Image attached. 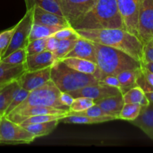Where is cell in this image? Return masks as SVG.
<instances>
[{
	"label": "cell",
	"instance_id": "obj_1",
	"mask_svg": "<svg viewBox=\"0 0 153 153\" xmlns=\"http://www.w3.org/2000/svg\"><path fill=\"white\" fill-rule=\"evenodd\" d=\"M76 31L80 37L122 51L142 63L143 43L137 36L124 28L77 29Z\"/></svg>",
	"mask_w": 153,
	"mask_h": 153
},
{
	"label": "cell",
	"instance_id": "obj_2",
	"mask_svg": "<svg viewBox=\"0 0 153 153\" xmlns=\"http://www.w3.org/2000/svg\"><path fill=\"white\" fill-rule=\"evenodd\" d=\"M72 27L76 30L124 28L116 0H98L92 8Z\"/></svg>",
	"mask_w": 153,
	"mask_h": 153
},
{
	"label": "cell",
	"instance_id": "obj_3",
	"mask_svg": "<svg viewBox=\"0 0 153 153\" xmlns=\"http://www.w3.org/2000/svg\"><path fill=\"white\" fill-rule=\"evenodd\" d=\"M95 52L96 64L104 76H117L128 70H139L142 63L121 50L92 42Z\"/></svg>",
	"mask_w": 153,
	"mask_h": 153
},
{
	"label": "cell",
	"instance_id": "obj_4",
	"mask_svg": "<svg viewBox=\"0 0 153 153\" xmlns=\"http://www.w3.org/2000/svg\"><path fill=\"white\" fill-rule=\"evenodd\" d=\"M50 80L61 92H70L100 82L92 75L73 70L62 61H56L51 67Z\"/></svg>",
	"mask_w": 153,
	"mask_h": 153
},
{
	"label": "cell",
	"instance_id": "obj_5",
	"mask_svg": "<svg viewBox=\"0 0 153 153\" xmlns=\"http://www.w3.org/2000/svg\"><path fill=\"white\" fill-rule=\"evenodd\" d=\"M60 94L61 91L52 81L50 80L40 88L30 91L26 99L12 111H17L34 106L52 107L69 111V108L60 102Z\"/></svg>",
	"mask_w": 153,
	"mask_h": 153
},
{
	"label": "cell",
	"instance_id": "obj_6",
	"mask_svg": "<svg viewBox=\"0 0 153 153\" xmlns=\"http://www.w3.org/2000/svg\"><path fill=\"white\" fill-rule=\"evenodd\" d=\"M36 137L21 126L3 116L0 123V144H28Z\"/></svg>",
	"mask_w": 153,
	"mask_h": 153
},
{
	"label": "cell",
	"instance_id": "obj_7",
	"mask_svg": "<svg viewBox=\"0 0 153 153\" xmlns=\"http://www.w3.org/2000/svg\"><path fill=\"white\" fill-rule=\"evenodd\" d=\"M32 24L33 7H32L30 9H27L25 15L18 22V23L15 25V29L10 44L4 54L2 55L1 59L5 58L16 49L26 47L28 43V37L31 32Z\"/></svg>",
	"mask_w": 153,
	"mask_h": 153
},
{
	"label": "cell",
	"instance_id": "obj_8",
	"mask_svg": "<svg viewBox=\"0 0 153 153\" xmlns=\"http://www.w3.org/2000/svg\"><path fill=\"white\" fill-rule=\"evenodd\" d=\"M98 0H60L59 5L63 16L73 26L82 19Z\"/></svg>",
	"mask_w": 153,
	"mask_h": 153
},
{
	"label": "cell",
	"instance_id": "obj_9",
	"mask_svg": "<svg viewBox=\"0 0 153 153\" xmlns=\"http://www.w3.org/2000/svg\"><path fill=\"white\" fill-rule=\"evenodd\" d=\"M140 2V0H116L124 28L137 37Z\"/></svg>",
	"mask_w": 153,
	"mask_h": 153
},
{
	"label": "cell",
	"instance_id": "obj_10",
	"mask_svg": "<svg viewBox=\"0 0 153 153\" xmlns=\"http://www.w3.org/2000/svg\"><path fill=\"white\" fill-rule=\"evenodd\" d=\"M138 37L142 43L153 37V0H140Z\"/></svg>",
	"mask_w": 153,
	"mask_h": 153
},
{
	"label": "cell",
	"instance_id": "obj_11",
	"mask_svg": "<svg viewBox=\"0 0 153 153\" xmlns=\"http://www.w3.org/2000/svg\"><path fill=\"white\" fill-rule=\"evenodd\" d=\"M68 93H69L74 98L82 97H88V98L92 99L94 100V102H96L108 97L117 95L122 92L118 88L109 86L104 82H100L99 84L88 85L80 89Z\"/></svg>",
	"mask_w": 153,
	"mask_h": 153
},
{
	"label": "cell",
	"instance_id": "obj_12",
	"mask_svg": "<svg viewBox=\"0 0 153 153\" xmlns=\"http://www.w3.org/2000/svg\"><path fill=\"white\" fill-rule=\"evenodd\" d=\"M50 70L51 67H47L34 71H26L16 81L20 88L30 92L50 80Z\"/></svg>",
	"mask_w": 153,
	"mask_h": 153
},
{
	"label": "cell",
	"instance_id": "obj_13",
	"mask_svg": "<svg viewBox=\"0 0 153 153\" xmlns=\"http://www.w3.org/2000/svg\"><path fill=\"white\" fill-rule=\"evenodd\" d=\"M33 23L52 26H71L63 16L48 11L38 6L33 7Z\"/></svg>",
	"mask_w": 153,
	"mask_h": 153
},
{
	"label": "cell",
	"instance_id": "obj_14",
	"mask_svg": "<svg viewBox=\"0 0 153 153\" xmlns=\"http://www.w3.org/2000/svg\"><path fill=\"white\" fill-rule=\"evenodd\" d=\"M60 61L73 70L86 74L92 75L100 82L105 76L99 70L97 64L88 60L78 58H64Z\"/></svg>",
	"mask_w": 153,
	"mask_h": 153
},
{
	"label": "cell",
	"instance_id": "obj_15",
	"mask_svg": "<svg viewBox=\"0 0 153 153\" xmlns=\"http://www.w3.org/2000/svg\"><path fill=\"white\" fill-rule=\"evenodd\" d=\"M56 61H57L54 57L53 53L50 51L44 50L34 55H27L25 67L26 71H34L51 67Z\"/></svg>",
	"mask_w": 153,
	"mask_h": 153
},
{
	"label": "cell",
	"instance_id": "obj_16",
	"mask_svg": "<svg viewBox=\"0 0 153 153\" xmlns=\"http://www.w3.org/2000/svg\"><path fill=\"white\" fill-rule=\"evenodd\" d=\"M64 58H82V59L91 61L96 64L95 52H94L93 43L80 36L75 46L65 55Z\"/></svg>",
	"mask_w": 153,
	"mask_h": 153
},
{
	"label": "cell",
	"instance_id": "obj_17",
	"mask_svg": "<svg viewBox=\"0 0 153 153\" xmlns=\"http://www.w3.org/2000/svg\"><path fill=\"white\" fill-rule=\"evenodd\" d=\"M130 123L153 140V103L150 102L148 105L142 107L138 117Z\"/></svg>",
	"mask_w": 153,
	"mask_h": 153
},
{
	"label": "cell",
	"instance_id": "obj_18",
	"mask_svg": "<svg viewBox=\"0 0 153 153\" xmlns=\"http://www.w3.org/2000/svg\"><path fill=\"white\" fill-rule=\"evenodd\" d=\"M95 104L100 106L108 115L113 116L118 119V114L124 104L123 94L120 93L117 95L108 97L103 100L96 101Z\"/></svg>",
	"mask_w": 153,
	"mask_h": 153
},
{
	"label": "cell",
	"instance_id": "obj_19",
	"mask_svg": "<svg viewBox=\"0 0 153 153\" xmlns=\"http://www.w3.org/2000/svg\"><path fill=\"white\" fill-rule=\"evenodd\" d=\"M26 71L25 64L14 65L0 61V85L17 80L18 78Z\"/></svg>",
	"mask_w": 153,
	"mask_h": 153
},
{
	"label": "cell",
	"instance_id": "obj_20",
	"mask_svg": "<svg viewBox=\"0 0 153 153\" xmlns=\"http://www.w3.org/2000/svg\"><path fill=\"white\" fill-rule=\"evenodd\" d=\"M20 88V86L17 81L14 80L0 89V117L4 116L8 108Z\"/></svg>",
	"mask_w": 153,
	"mask_h": 153
},
{
	"label": "cell",
	"instance_id": "obj_21",
	"mask_svg": "<svg viewBox=\"0 0 153 153\" xmlns=\"http://www.w3.org/2000/svg\"><path fill=\"white\" fill-rule=\"evenodd\" d=\"M59 121V120H56L49 121V122L29 124V125L21 126L34 134L37 138V137H44V136H46L50 134L58 125Z\"/></svg>",
	"mask_w": 153,
	"mask_h": 153
},
{
	"label": "cell",
	"instance_id": "obj_22",
	"mask_svg": "<svg viewBox=\"0 0 153 153\" xmlns=\"http://www.w3.org/2000/svg\"><path fill=\"white\" fill-rule=\"evenodd\" d=\"M114 120L117 119L113 116H106L101 117H91L80 116V115L68 114L65 117L60 120V121L63 122L64 123L98 124L108 122V121Z\"/></svg>",
	"mask_w": 153,
	"mask_h": 153
},
{
	"label": "cell",
	"instance_id": "obj_23",
	"mask_svg": "<svg viewBox=\"0 0 153 153\" xmlns=\"http://www.w3.org/2000/svg\"><path fill=\"white\" fill-rule=\"evenodd\" d=\"M140 69L133 70H124V71L121 72V73L117 75L116 76L118 78V81H119V83L122 87V94H124L130 88L137 86V85H136V78H137Z\"/></svg>",
	"mask_w": 153,
	"mask_h": 153
},
{
	"label": "cell",
	"instance_id": "obj_24",
	"mask_svg": "<svg viewBox=\"0 0 153 153\" xmlns=\"http://www.w3.org/2000/svg\"><path fill=\"white\" fill-rule=\"evenodd\" d=\"M123 100L124 103H137L142 107L150 104V102L146 97L145 92L139 86L134 87L123 94Z\"/></svg>",
	"mask_w": 153,
	"mask_h": 153
},
{
	"label": "cell",
	"instance_id": "obj_25",
	"mask_svg": "<svg viewBox=\"0 0 153 153\" xmlns=\"http://www.w3.org/2000/svg\"><path fill=\"white\" fill-rule=\"evenodd\" d=\"M64 28L63 26H52V25H40V24H32L31 32L28 37V42L44 37H48L55 34L57 31Z\"/></svg>",
	"mask_w": 153,
	"mask_h": 153
},
{
	"label": "cell",
	"instance_id": "obj_26",
	"mask_svg": "<svg viewBox=\"0 0 153 153\" xmlns=\"http://www.w3.org/2000/svg\"><path fill=\"white\" fill-rule=\"evenodd\" d=\"M79 37L80 35L76 31L73 35H71L68 38L59 40L58 48H57L55 52H52L56 61H60V60L63 59L65 57V55L75 46Z\"/></svg>",
	"mask_w": 153,
	"mask_h": 153
},
{
	"label": "cell",
	"instance_id": "obj_27",
	"mask_svg": "<svg viewBox=\"0 0 153 153\" xmlns=\"http://www.w3.org/2000/svg\"><path fill=\"white\" fill-rule=\"evenodd\" d=\"M26 9H30L34 6H38L44 10L63 16L58 2L56 0H25Z\"/></svg>",
	"mask_w": 153,
	"mask_h": 153
},
{
	"label": "cell",
	"instance_id": "obj_28",
	"mask_svg": "<svg viewBox=\"0 0 153 153\" xmlns=\"http://www.w3.org/2000/svg\"><path fill=\"white\" fill-rule=\"evenodd\" d=\"M142 106L137 103H124L118 116V120L133 121L140 115Z\"/></svg>",
	"mask_w": 153,
	"mask_h": 153
},
{
	"label": "cell",
	"instance_id": "obj_29",
	"mask_svg": "<svg viewBox=\"0 0 153 153\" xmlns=\"http://www.w3.org/2000/svg\"><path fill=\"white\" fill-rule=\"evenodd\" d=\"M68 114H43L37 115V116H32L27 118L25 120L22 121L20 125L26 126L29 124L40 123L49 122V121L56 120H62V118L68 116Z\"/></svg>",
	"mask_w": 153,
	"mask_h": 153
},
{
	"label": "cell",
	"instance_id": "obj_30",
	"mask_svg": "<svg viewBox=\"0 0 153 153\" xmlns=\"http://www.w3.org/2000/svg\"><path fill=\"white\" fill-rule=\"evenodd\" d=\"M27 52L26 48L18 49L9 54L5 58L1 59L2 61L7 64H14V65H20L24 64L27 59Z\"/></svg>",
	"mask_w": 153,
	"mask_h": 153
},
{
	"label": "cell",
	"instance_id": "obj_31",
	"mask_svg": "<svg viewBox=\"0 0 153 153\" xmlns=\"http://www.w3.org/2000/svg\"><path fill=\"white\" fill-rule=\"evenodd\" d=\"M95 105L94 100L88 97H76L74 98L73 103L69 107V112H80L86 110L88 108Z\"/></svg>",
	"mask_w": 153,
	"mask_h": 153
},
{
	"label": "cell",
	"instance_id": "obj_32",
	"mask_svg": "<svg viewBox=\"0 0 153 153\" xmlns=\"http://www.w3.org/2000/svg\"><path fill=\"white\" fill-rule=\"evenodd\" d=\"M47 37L36 39L28 42V45L26 47L27 55H31L34 54L39 53L46 50V43Z\"/></svg>",
	"mask_w": 153,
	"mask_h": 153
},
{
	"label": "cell",
	"instance_id": "obj_33",
	"mask_svg": "<svg viewBox=\"0 0 153 153\" xmlns=\"http://www.w3.org/2000/svg\"><path fill=\"white\" fill-rule=\"evenodd\" d=\"M68 114H74V115H80V116H86V117H106V116H111V115H108L100 106L98 105H94L92 107L88 108L86 110L80 112H69Z\"/></svg>",
	"mask_w": 153,
	"mask_h": 153
},
{
	"label": "cell",
	"instance_id": "obj_34",
	"mask_svg": "<svg viewBox=\"0 0 153 153\" xmlns=\"http://www.w3.org/2000/svg\"><path fill=\"white\" fill-rule=\"evenodd\" d=\"M28 94H29V91H26V90L23 89V88H20V90L18 91V92L16 93V94L15 95V97H14V99L12 100L11 102H10V105L8 108L7 111L5 112V114L4 116H7L8 114H10V112L13 110H14L16 107H17L19 105H20L24 100L26 99V97H28Z\"/></svg>",
	"mask_w": 153,
	"mask_h": 153
},
{
	"label": "cell",
	"instance_id": "obj_35",
	"mask_svg": "<svg viewBox=\"0 0 153 153\" xmlns=\"http://www.w3.org/2000/svg\"><path fill=\"white\" fill-rule=\"evenodd\" d=\"M14 29L15 25L0 33V53L2 55L4 54L10 44Z\"/></svg>",
	"mask_w": 153,
	"mask_h": 153
},
{
	"label": "cell",
	"instance_id": "obj_36",
	"mask_svg": "<svg viewBox=\"0 0 153 153\" xmlns=\"http://www.w3.org/2000/svg\"><path fill=\"white\" fill-rule=\"evenodd\" d=\"M153 62V37L143 43L142 63Z\"/></svg>",
	"mask_w": 153,
	"mask_h": 153
},
{
	"label": "cell",
	"instance_id": "obj_37",
	"mask_svg": "<svg viewBox=\"0 0 153 153\" xmlns=\"http://www.w3.org/2000/svg\"><path fill=\"white\" fill-rule=\"evenodd\" d=\"M75 32H76V30H75L73 27L67 26L59 29L58 31H57L55 34H52V35H53L56 38L58 39V40H62L68 38L70 36L73 35Z\"/></svg>",
	"mask_w": 153,
	"mask_h": 153
},
{
	"label": "cell",
	"instance_id": "obj_38",
	"mask_svg": "<svg viewBox=\"0 0 153 153\" xmlns=\"http://www.w3.org/2000/svg\"><path fill=\"white\" fill-rule=\"evenodd\" d=\"M102 82H104L106 85H109V86L114 87V88H116L118 89H119L121 91L122 87L121 85L119 83V81H118V78L116 76H113V75H106L104 77V79H102Z\"/></svg>",
	"mask_w": 153,
	"mask_h": 153
},
{
	"label": "cell",
	"instance_id": "obj_39",
	"mask_svg": "<svg viewBox=\"0 0 153 153\" xmlns=\"http://www.w3.org/2000/svg\"><path fill=\"white\" fill-rule=\"evenodd\" d=\"M59 40L56 38L53 35H51L47 37L46 43V50L53 52L56 50L58 46Z\"/></svg>",
	"mask_w": 153,
	"mask_h": 153
},
{
	"label": "cell",
	"instance_id": "obj_40",
	"mask_svg": "<svg viewBox=\"0 0 153 153\" xmlns=\"http://www.w3.org/2000/svg\"><path fill=\"white\" fill-rule=\"evenodd\" d=\"M59 100L64 105L67 107H70L73 103L74 98L68 92H61L59 95Z\"/></svg>",
	"mask_w": 153,
	"mask_h": 153
},
{
	"label": "cell",
	"instance_id": "obj_41",
	"mask_svg": "<svg viewBox=\"0 0 153 153\" xmlns=\"http://www.w3.org/2000/svg\"><path fill=\"white\" fill-rule=\"evenodd\" d=\"M141 71H142V75H143L144 78L146 79V80L153 86V73L149 72L148 70H147L146 69H145L144 67H141Z\"/></svg>",
	"mask_w": 153,
	"mask_h": 153
},
{
	"label": "cell",
	"instance_id": "obj_42",
	"mask_svg": "<svg viewBox=\"0 0 153 153\" xmlns=\"http://www.w3.org/2000/svg\"><path fill=\"white\" fill-rule=\"evenodd\" d=\"M142 67L146 69L149 72L153 73V62H147V63H142Z\"/></svg>",
	"mask_w": 153,
	"mask_h": 153
},
{
	"label": "cell",
	"instance_id": "obj_43",
	"mask_svg": "<svg viewBox=\"0 0 153 153\" xmlns=\"http://www.w3.org/2000/svg\"><path fill=\"white\" fill-rule=\"evenodd\" d=\"M145 95L148 100V101L153 103V92H146Z\"/></svg>",
	"mask_w": 153,
	"mask_h": 153
},
{
	"label": "cell",
	"instance_id": "obj_44",
	"mask_svg": "<svg viewBox=\"0 0 153 153\" xmlns=\"http://www.w3.org/2000/svg\"><path fill=\"white\" fill-rule=\"evenodd\" d=\"M8 84H2V85H0V89H1V88H2L3 87L5 86L6 85H8Z\"/></svg>",
	"mask_w": 153,
	"mask_h": 153
},
{
	"label": "cell",
	"instance_id": "obj_45",
	"mask_svg": "<svg viewBox=\"0 0 153 153\" xmlns=\"http://www.w3.org/2000/svg\"><path fill=\"white\" fill-rule=\"evenodd\" d=\"M56 1L57 2H58V4H59V2H60V0H56Z\"/></svg>",
	"mask_w": 153,
	"mask_h": 153
},
{
	"label": "cell",
	"instance_id": "obj_46",
	"mask_svg": "<svg viewBox=\"0 0 153 153\" xmlns=\"http://www.w3.org/2000/svg\"><path fill=\"white\" fill-rule=\"evenodd\" d=\"M1 58H2V55L1 53H0V61H1Z\"/></svg>",
	"mask_w": 153,
	"mask_h": 153
},
{
	"label": "cell",
	"instance_id": "obj_47",
	"mask_svg": "<svg viewBox=\"0 0 153 153\" xmlns=\"http://www.w3.org/2000/svg\"><path fill=\"white\" fill-rule=\"evenodd\" d=\"M1 118L2 117H0V123H1Z\"/></svg>",
	"mask_w": 153,
	"mask_h": 153
},
{
	"label": "cell",
	"instance_id": "obj_48",
	"mask_svg": "<svg viewBox=\"0 0 153 153\" xmlns=\"http://www.w3.org/2000/svg\"></svg>",
	"mask_w": 153,
	"mask_h": 153
}]
</instances>
